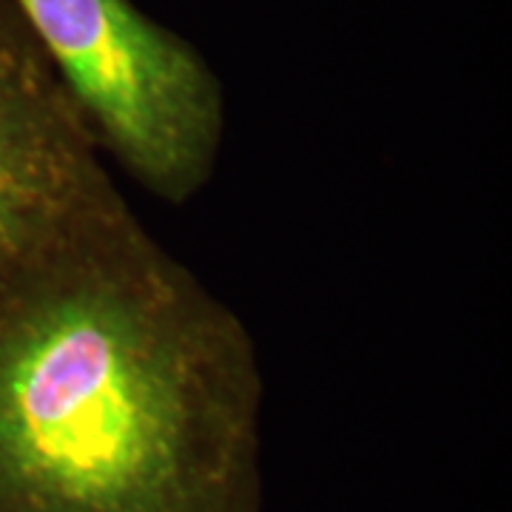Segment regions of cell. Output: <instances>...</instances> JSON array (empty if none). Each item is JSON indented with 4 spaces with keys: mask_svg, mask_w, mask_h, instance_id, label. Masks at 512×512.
<instances>
[{
    "mask_svg": "<svg viewBox=\"0 0 512 512\" xmlns=\"http://www.w3.org/2000/svg\"><path fill=\"white\" fill-rule=\"evenodd\" d=\"M103 157L165 205L200 197L220 163L228 109L200 49L134 0H6Z\"/></svg>",
    "mask_w": 512,
    "mask_h": 512,
    "instance_id": "2",
    "label": "cell"
},
{
    "mask_svg": "<svg viewBox=\"0 0 512 512\" xmlns=\"http://www.w3.org/2000/svg\"><path fill=\"white\" fill-rule=\"evenodd\" d=\"M114 185L72 97L0 0V279Z\"/></svg>",
    "mask_w": 512,
    "mask_h": 512,
    "instance_id": "3",
    "label": "cell"
},
{
    "mask_svg": "<svg viewBox=\"0 0 512 512\" xmlns=\"http://www.w3.org/2000/svg\"><path fill=\"white\" fill-rule=\"evenodd\" d=\"M248 325L114 185L0 279V512H262Z\"/></svg>",
    "mask_w": 512,
    "mask_h": 512,
    "instance_id": "1",
    "label": "cell"
}]
</instances>
